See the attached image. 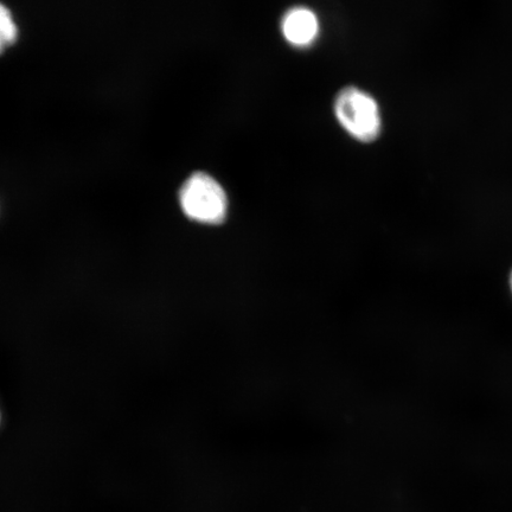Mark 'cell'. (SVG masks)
<instances>
[{"mask_svg": "<svg viewBox=\"0 0 512 512\" xmlns=\"http://www.w3.org/2000/svg\"><path fill=\"white\" fill-rule=\"evenodd\" d=\"M336 117L350 136L370 143L379 138L382 127L379 105L370 94L356 87H347L335 100Z\"/></svg>", "mask_w": 512, "mask_h": 512, "instance_id": "obj_1", "label": "cell"}, {"mask_svg": "<svg viewBox=\"0 0 512 512\" xmlns=\"http://www.w3.org/2000/svg\"><path fill=\"white\" fill-rule=\"evenodd\" d=\"M182 209L191 220L221 224L228 214V197L222 185L206 172H196L179 194Z\"/></svg>", "mask_w": 512, "mask_h": 512, "instance_id": "obj_2", "label": "cell"}, {"mask_svg": "<svg viewBox=\"0 0 512 512\" xmlns=\"http://www.w3.org/2000/svg\"><path fill=\"white\" fill-rule=\"evenodd\" d=\"M281 30L286 40L293 46H310L318 35V18L312 10L297 6L286 12L281 22Z\"/></svg>", "mask_w": 512, "mask_h": 512, "instance_id": "obj_3", "label": "cell"}, {"mask_svg": "<svg viewBox=\"0 0 512 512\" xmlns=\"http://www.w3.org/2000/svg\"><path fill=\"white\" fill-rule=\"evenodd\" d=\"M0 38L5 44L12 43L17 38V27L10 11L0 4Z\"/></svg>", "mask_w": 512, "mask_h": 512, "instance_id": "obj_4", "label": "cell"}, {"mask_svg": "<svg viewBox=\"0 0 512 512\" xmlns=\"http://www.w3.org/2000/svg\"><path fill=\"white\" fill-rule=\"evenodd\" d=\"M5 424V411L2 399H0V433H2Z\"/></svg>", "mask_w": 512, "mask_h": 512, "instance_id": "obj_5", "label": "cell"}, {"mask_svg": "<svg viewBox=\"0 0 512 512\" xmlns=\"http://www.w3.org/2000/svg\"><path fill=\"white\" fill-rule=\"evenodd\" d=\"M5 46L6 44L3 42L2 38H0V51H2Z\"/></svg>", "mask_w": 512, "mask_h": 512, "instance_id": "obj_6", "label": "cell"}, {"mask_svg": "<svg viewBox=\"0 0 512 512\" xmlns=\"http://www.w3.org/2000/svg\"><path fill=\"white\" fill-rule=\"evenodd\" d=\"M510 287H511V292H512V272H511V275H510Z\"/></svg>", "mask_w": 512, "mask_h": 512, "instance_id": "obj_7", "label": "cell"}]
</instances>
